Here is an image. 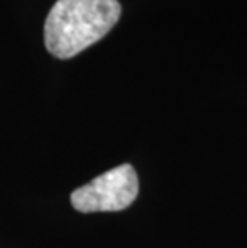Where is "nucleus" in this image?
<instances>
[{
    "instance_id": "obj_1",
    "label": "nucleus",
    "mask_w": 247,
    "mask_h": 248,
    "mask_svg": "<svg viewBox=\"0 0 247 248\" xmlns=\"http://www.w3.org/2000/svg\"><path fill=\"white\" fill-rule=\"evenodd\" d=\"M119 0H58L45 19L50 55L69 60L101 40L120 18Z\"/></svg>"
},
{
    "instance_id": "obj_2",
    "label": "nucleus",
    "mask_w": 247,
    "mask_h": 248,
    "mask_svg": "<svg viewBox=\"0 0 247 248\" xmlns=\"http://www.w3.org/2000/svg\"><path fill=\"white\" fill-rule=\"evenodd\" d=\"M138 176L130 163H124L83 184L71 194V203L81 213L120 212L138 195Z\"/></svg>"
}]
</instances>
